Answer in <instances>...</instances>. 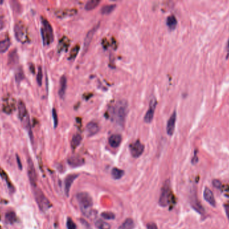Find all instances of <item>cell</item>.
Wrapping results in <instances>:
<instances>
[{
    "label": "cell",
    "mask_w": 229,
    "mask_h": 229,
    "mask_svg": "<svg viewBox=\"0 0 229 229\" xmlns=\"http://www.w3.org/2000/svg\"><path fill=\"white\" fill-rule=\"evenodd\" d=\"M127 111L128 104L127 101L124 100L118 101L110 110V114L112 120L119 126H123L126 122Z\"/></svg>",
    "instance_id": "1"
},
{
    "label": "cell",
    "mask_w": 229,
    "mask_h": 229,
    "mask_svg": "<svg viewBox=\"0 0 229 229\" xmlns=\"http://www.w3.org/2000/svg\"><path fill=\"white\" fill-rule=\"evenodd\" d=\"M42 27L41 28V34L42 41L44 45L50 44L54 41L53 29L49 22L44 18H42Z\"/></svg>",
    "instance_id": "2"
},
{
    "label": "cell",
    "mask_w": 229,
    "mask_h": 229,
    "mask_svg": "<svg viewBox=\"0 0 229 229\" xmlns=\"http://www.w3.org/2000/svg\"><path fill=\"white\" fill-rule=\"evenodd\" d=\"M77 200L80 206L85 215H88L90 213L91 207L93 205V199L89 194L87 192H81L77 194Z\"/></svg>",
    "instance_id": "3"
},
{
    "label": "cell",
    "mask_w": 229,
    "mask_h": 229,
    "mask_svg": "<svg viewBox=\"0 0 229 229\" xmlns=\"http://www.w3.org/2000/svg\"><path fill=\"white\" fill-rule=\"evenodd\" d=\"M33 194H34L35 199L39 208L42 212L47 211L51 207V204L49 200L46 197L40 188L36 187L34 191H33Z\"/></svg>",
    "instance_id": "4"
},
{
    "label": "cell",
    "mask_w": 229,
    "mask_h": 229,
    "mask_svg": "<svg viewBox=\"0 0 229 229\" xmlns=\"http://www.w3.org/2000/svg\"><path fill=\"white\" fill-rule=\"evenodd\" d=\"M171 197V187L169 180H166L161 188L159 198V205L161 207H166L169 205Z\"/></svg>",
    "instance_id": "5"
},
{
    "label": "cell",
    "mask_w": 229,
    "mask_h": 229,
    "mask_svg": "<svg viewBox=\"0 0 229 229\" xmlns=\"http://www.w3.org/2000/svg\"><path fill=\"white\" fill-rule=\"evenodd\" d=\"M14 34L17 41L24 43L27 38L26 28L22 22L17 23L14 26Z\"/></svg>",
    "instance_id": "6"
},
{
    "label": "cell",
    "mask_w": 229,
    "mask_h": 229,
    "mask_svg": "<svg viewBox=\"0 0 229 229\" xmlns=\"http://www.w3.org/2000/svg\"><path fill=\"white\" fill-rule=\"evenodd\" d=\"M190 200L192 207L197 212L200 214H203L204 213V209L203 206H202V204L200 202V201L198 199L196 188H194V190H192L190 196Z\"/></svg>",
    "instance_id": "7"
},
{
    "label": "cell",
    "mask_w": 229,
    "mask_h": 229,
    "mask_svg": "<svg viewBox=\"0 0 229 229\" xmlns=\"http://www.w3.org/2000/svg\"><path fill=\"white\" fill-rule=\"evenodd\" d=\"M27 175L32 186L33 188H36L37 183V175L33 161L30 158L27 159Z\"/></svg>",
    "instance_id": "8"
},
{
    "label": "cell",
    "mask_w": 229,
    "mask_h": 229,
    "mask_svg": "<svg viewBox=\"0 0 229 229\" xmlns=\"http://www.w3.org/2000/svg\"><path fill=\"white\" fill-rule=\"evenodd\" d=\"M145 146L139 140L134 142L129 145L130 152L133 157L137 158L141 156L144 151Z\"/></svg>",
    "instance_id": "9"
},
{
    "label": "cell",
    "mask_w": 229,
    "mask_h": 229,
    "mask_svg": "<svg viewBox=\"0 0 229 229\" xmlns=\"http://www.w3.org/2000/svg\"><path fill=\"white\" fill-rule=\"evenodd\" d=\"M157 100L154 97L152 98L150 101V103H149V107L148 110L146 112V114L144 116V121L146 123H151V121L153 120V118H154V114H155V108H156L157 106Z\"/></svg>",
    "instance_id": "10"
},
{
    "label": "cell",
    "mask_w": 229,
    "mask_h": 229,
    "mask_svg": "<svg viewBox=\"0 0 229 229\" xmlns=\"http://www.w3.org/2000/svg\"><path fill=\"white\" fill-rule=\"evenodd\" d=\"M99 24H97V26H94L93 28L90 30L89 31H88L87 34L86 36H85V38H84V52L85 53L88 49V47H89V45L91 44V41H92L93 40V36L94 35V34H95L97 30L99 28Z\"/></svg>",
    "instance_id": "11"
},
{
    "label": "cell",
    "mask_w": 229,
    "mask_h": 229,
    "mask_svg": "<svg viewBox=\"0 0 229 229\" xmlns=\"http://www.w3.org/2000/svg\"><path fill=\"white\" fill-rule=\"evenodd\" d=\"M176 122V111H174L172 113V114L171 115V116L170 117L169 120L167 123L166 130H167V134L170 136H172L173 134V132H174Z\"/></svg>",
    "instance_id": "12"
},
{
    "label": "cell",
    "mask_w": 229,
    "mask_h": 229,
    "mask_svg": "<svg viewBox=\"0 0 229 229\" xmlns=\"http://www.w3.org/2000/svg\"><path fill=\"white\" fill-rule=\"evenodd\" d=\"M78 174H69V175L65 178V190L66 196H69V192L70 190H71V185L73 184V182H75V180L78 178Z\"/></svg>",
    "instance_id": "13"
},
{
    "label": "cell",
    "mask_w": 229,
    "mask_h": 229,
    "mask_svg": "<svg viewBox=\"0 0 229 229\" xmlns=\"http://www.w3.org/2000/svg\"><path fill=\"white\" fill-rule=\"evenodd\" d=\"M68 163L72 167H78L83 165L84 160L83 158L78 156V155H73V156L69 157Z\"/></svg>",
    "instance_id": "14"
},
{
    "label": "cell",
    "mask_w": 229,
    "mask_h": 229,
    "mask_svg": "<svg viewBox=\"0 0 229 229\" xmlns=\"http://www.w3.org/2000/svg\"><path fill=\"white\" fill-rule=\"evenodd\" d=\"M99 126L95 122H91L88 123L86 126V130L87 135L88 136H92L95 135L99 131Z\"/></svg>",
    "instance_id": "15"
},
{
    "label": "cell",
    "mask_w": 229,
    "mask_h": 229,
    "mask_svg": "<svg viewBox=\"0 0 229 229\" xmlns=\"http://www.w3.org/2000/svg\"><path fill=\"white\" fill-rule=\"evenodd\" d=\"M204 198L208 203H209L212 206H216L215 198L214 197L212 191L208 188H206L204 191Z\"/></svg>",
    "instance_id": "16"
},
{
    "label": "cell",
    "mask_w": 229,
    "mask_h": 229,
    "mask_svg": "<svg viewBox=\"0 0 229 229\" xmlns=\"http://www.w3.org/2000/svg\"><path fill=\"white\" fill-rule=\"evenodd\" d=\"M122 137L119 134H113L109 139V143L110 146L113 148H117L118 146H119L121 143Z\"/></svg>",
    "instance_id": "17"
},
{
    "label": "cell",
    "mask_w": 229,
    "mask_h": 229,
    "mask_svg": "<svg viewBox=\"0 0 229 229\" xmlns=\"http://www.w3.org/2000/svg\"><path fill=\"white\" fill-rule=\"evenodd\" d=\"M67 87V79L65 75L61 77L60 79V86L59 90V95L60 98H63L65 95Z\"/></svg>",
    "instance_id": "18"
},
{
    "label": "cell",
    "mask_w": 229,
    "mask_h": 229,
    "mask_svg": "<svg viewBox=\"0 0 229 229\" xmlns=\"http://www.w3.org/2000/svg\"><path fill=\"white\" fill-rule=\"evenodd\" d=\"M17 110H18V117L22 120L23 118H25L27 115V110L25 103L22 100H20L17 104Z\"/></svg>",
    "instance_id": "19"
},
{
    "label": "cell",
    "mask_w": 229,
    "mask_h": 229,
    "mask_svg": "<svg viewBox=\"0 0 229 229\" xmlns=\"http://www.w3.org/2000/svg\"><path fill=\"white\" fill-rule=\"evenodd\" d=\"M19 61V57L16 50L12 51L9 54L8 57V64L11 67H14L16 65Z\"/></svg>",
    "instance_id": "20"
},
{
    "label": "cell",
    "mask_w": 229,
    "mask_h": 229,
    "mask_svg": "<svg viewBox=\"0 0 229 229\" xmlns=\"http://www.w3.org/2000/svg\"><path fill=\"white\" fill-rule=\"evenodd\" d=\"M70 40L68 39V37H63L62 39L60 40L59 41V50L60 52L63 51H67L68 49V47L70 46Z\"/></svg>",
    "instance_id": "21"
},
{
    "label": "cell",
    "mask_w": 229,
    "mask_h": 229,
    "mask_svg": "<svg viewBox=\"0 0 229 229\" xmlns=\"http://www.w3.org/2000/svg\"><path fill=\"white\" fill-rule=\"evenodd\" d=\"M166 24L170 30L175 29L177 24H178V21H177L176 16L173 15H170V16L167 18Z\"/></svg>",
    "instance_id": "22"
},
{
    "label": "cell",
    "mask_w": 229,
    "mask_h": 229,
    "mask_svg": "<svg viewBox=\"0 0 229 229\" xmlns=\"http://www.w3.org/2000/svg\"><path fill=\"white\" fill-rule=\"evenodd\" d=\"M135 227V223L133 219L130 218H127L121 226L119 227L118 229H133Z\"/></svg>",
    "instance_id": "23"
},
{
    "label": "cell",
    "mask_w": 229,
    "mask_h": 229,
    "mask_svg": "<svg viewBox=\"0 0 229 229\" xmlns=\"http://www.w3.org/2000/svg\"><path fill=\"white\" fill-rule=\"evenodd\" d=\"M11 45V41L9 38L0 41V53H4L8 50Z\"/></svg>",
    "instance_id": "24"
},
{
    "label": "cell",
    "mask_w": 229,
    "mask_h": 229,
    "mask_svg": "<svg viewBox=\"0 0 229 229\" xmlns=\"http://www.w3.org/2000/svg\"><path fill=\"white\" fill-rule=\"evenodd\" d=\"M82 136L79 134H76L74 136H72L71 140V146L73 149H75L79 145L81 144L82 142Z\"/></svg>",
    "instance_id": "25"
},
{
    "label": "cell",
    "mask_w": 229,
    "mask_h": 229,
    "mask_svg": "<svg viewBox=\"0 0 229 229\" xmlns=\"http://www.w3.org/2000/svg\"><path fill=\"white\" fill-rule=\"evenodd\" d=\"M99 0H91L87 2V4H85L84 9L87 11H91L92 10H94V8H96L97 6L100 4Z\"/></svg>",
    "instance_id": "26"
},
{
    "label": "cell",
    "mask_w": 229,
    "mask_h": 229,
    "mask_svg": "<svg viewBox=\"0 0 229 229\" xmlns=\"http://www.w3.org/2000/svg\"><path fill=\"white\" fill-rule=\"evenodd\" d=\"M24 79V73L22 67H18L15 71V79L16 82L20 83Z\"/></svg>",
    "instance_id": "27"
},
{
    "label": "cell",
    "mask_w": 229,
    "mask_h": 229,
    "mask_svg": "<svg viewBox=\"0 0 229 229\" xmlns=\"http://www.w3.org/2000/svg\"><path fill=\"white\" fill-rule=\"evenodd\" d=\"M123 175H124V171L120 169H118V168L117 167L113 168V169L111 171V175L113 179L116 180L119 179L123 176Z\"/></svg>",
    "instance_id": "28"
},
{
    "label": "cell",
    "mask_w": 229,
    "mask_h": 229,
    "mask_svg": "<svg viewBox=\"0 0 229 229\" xmlns=\"http://www.w3.org/2000/svg\"><path fill=\"white\" fill-rule=\"evenodd\" d=\"M76 10L75 9H70V10H65L59 11L58 13V16L59 17H66V16H72L73 15H75L76 14Z\"/></svg>",
    "instance_id": "29"
},
{
    "label": "cell",
    "mask_w": 229,
    "mask_h": 229,
    "mask_svg": "<svg viewBox=\"0 0 229 229\" xmlns=\"http://www.w3.org/2000/svg\"><path fill=\"white\" fill-rule=\"evenodd\" d=\"M116 8V5L111 4V5H106L105 6L102 7L101 10H100V13L103 15L109 14L113 11Z\"/></svg>",
    "instance_id": "30"
},
{
    "label": "cell",
    "mask_w": 229,
    "mask_h": 229,
    "mask_svg": "<svg viewBox=\"0 0 229 229\" xmlns=\"http://www.w3.org/2000/svg\"><path fill=\"white\" fill-rule=\"evenodd\" d=\"M95 226L99 229H111V225L107 222L102 221V220H98L95 222Z\"/></svg>",
    "instance_id": "31"
},
{
    "label": "cell",
    "mask_w": 229,
    "mask_h": 229,
    "mask_svg": "<svg viewBox=\"0 0 229 229\" xmlns=\"http://www.w3.org/2000/svg\"><path fill=\"white\" fill-rule=\"evenodd\" d=\"M5 220L8 224H13L16 220V214L14 212H8L5 216Z\"/></svg>",
    "instance_id": "32"
},
{
    "label": "cell",
    "mask_w": 229,
    "mask_h": 229,
    "mask_svg": "<svg viewBox=\"0 0 229 229\" xmlns=\"http://www.w3.org/2000/svg\"><path fill=\"white\" fill-rule=\"evenodd\" d=\"M79 51H80V46L79 45H76L74 47L72 48V50L71 51V53H70V55L68 59L70 60H73L75 59V58L77 56V54L78 53Z\"/></svg>",
    "instance_id": "33"
},
{
    "label": "cell",
    "mask_w": 229,
    "mask_h": 229,
    "mask_svg": "<svg viewBox=\"0 0 229 229\" xmlns=\"http://www.w3.org/2000/svg\"><path fill=\"white\" fill-rule=\"evenodd\" d=\"M101 217L106 220H113L115 218V215L111 212H103L101 213Z\"/></svg>",
    "instance_id": "34"
},
{
    "label": "cell",
    "mask_w": 229,
    "mask_h": 229,
    "mask_svg": "<svg viewBox=\"0 0 229 229\" xmlns=\"http://www.w3.org/2000/svg\"><path fill=\"white\" fill-rule=\"evenodd\" d=\"M42 77H43V73H42V69L41 67H38V73H37V77H36V80H37V83L39 86H41L42 83Z\"/></svg>",
    "instance_id": "35"
},
{
    "label": "cell",
    "mask_w": 229,
    "mask_h": 229,
    "mask_svg": "<svg viewBox=\"0 0 229 229\" xmlns=\"http://www.w3.org/2000/svg\"><path fill=\"white\" fill-rule=\"evenodd\" d=\"M52 117H53V122H54V126L55 129L58 126V123H59V119H58V115L56 110L54 108L52 109Z\"/></svg>",
    "instance_id": "36"
},
{
    "label": "cell",
    "mask_w": 229,
    "mask_h": 229,
    "mask_svg": "<svg viewBox=\"0 0 229 229\" xmlns=\"http://www.w3.org/2000/svg\"><path fill=\"white\" fill-rule=\"evenodd\" d=\"M66 226H67V228L68 229H76V224L74 222V221H73L71 218H68V220H67Z\"/></svg>",
    "instance_id": "37"
},
{
    "label": "cell",
    "mask_w": 229,
    "mask_h": 229,
    "mask_svg": "<svg viewBox=\"0 0 229 229\" xmlns=\"http://www.w3.org/2000/svg\"><path fill=\"white\" fill-rule=\"evenodd\" d=\"M212 184H213V185L215 186V187L216 188H218V189H219V188H221L222 187V184H221V182H220L219 180H217V179L213 180Z\"/></svg>",
    "instance_id": "38"
},
{
    "label": "cell",
    "mask_w": 229,
    "mask_h": 229,
    "mask_svg": "<svg viewBox=\"0 0 229 229\" xmlns=\"http://www.w3.org/2000/svg\"><path fill=\"white\" fill-rule=\"evenodd\" d=\"M16 161H17V165H18V167H19V169L20 170L22 169V161H21V159L19 157V156L17 155H16Z\"/></svg>",
    "instance_id": "39"
},
{
    "label": "cell",
    "mask_w": 229,
    "mask_h": 229,
    "mask_svg": "<svg viewBox=\"0 0 229 229\" xmlns=\"http://www.w3.org/2000/svg\"><path fill=\"white\" fill-rule=\"evenodd\" d=\"M148 229H157V227L155 224L150 223L148 225Z\"/></svg>",
    "instance_id": "40"
},
{
    "label": "cell",
    "mask_w": 229,
    "mask_h": 229,
    "mask_svg": "<svg viewBox=\"0 0 229 229\" xmlns=\"http://www.w3.org/2000/svg\"><path fill=\"white\" fill-rule=\"evenodd\" d=\"M224 209H225L226 214H227V217L229 220V205H225L224 206Z\"/></svg>",
    "instance_id": "41"
},
{
    "label": "cell",
    "mask_w": 229,
    "mask_h": 229,
    "mask_svg": "<svg viewBox=\"0 0 229 229\" xmlns=\"http://www.w3.org/2000/svg\"><path fill=\"white\" fill-rule=\"evenodd\" d=\"M4 22H3L2 21H0V30H2L3 28H4Z\"/></svg>",
    "instance_id": "42"
},
{
    "label": "cell",
    "mask_w": 229,
    "mask_h": 229,
    "mask_svg": "<svg viewBox=\"0 0 229 229\" xmlns=\"http://www.w3.org/2000/svg\"><path fill=\"white\" fill-rule=\"evenodd\" d=\"M227 51L229 53V39H228V41L227 42Z\"/></svg>",
    "instance_id": "43"
}]
</instances>
